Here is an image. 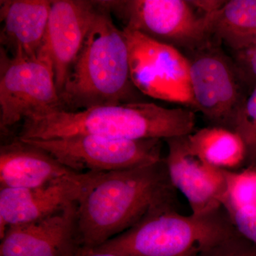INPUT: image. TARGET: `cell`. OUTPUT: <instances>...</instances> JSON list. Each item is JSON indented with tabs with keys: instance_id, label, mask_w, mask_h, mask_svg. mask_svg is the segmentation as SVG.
Listing matches in <instances>:
<instances>
[{
	"instance_id": "obj_22",
	"label": "cell",
	"mask_w": 256,
	"mask_h": 256,
	"mask_svg": "<svg viewBox=\"0 0 256 256\" xmlns=\"http://www.w3.org/2000/svg\"><path fill=\"white\" fill-rule=\"evenodd\" d=\"M62 256H122L114 252H102L95 248L80 245L74 240L66 249Z\"/></svg>"
},
{
	"instance_id": "obj_23",
	"label": "cell",
	"mask_w": 256,
	"mask_h": 256,
	"mask_svg": "<svg viewBox=\"0 0 256 256\" xmlns=\"http://www.w3.org/2000/svg\"><path fill=\"white\" fill-rule=\"evenodd\" d=\"M252 205H256V204H252ZM246 206H248V205H246Z\"/></svg>"
},
{
	"instance_id": "obj_11",
	"label": "cell",
	"mask_w": 256,
	"mask_h": 256,
	"mask_svg": "<svg viewBox=\"0 0 256 256\" xmlns=\"http://www.w3.org/2000/svg\"><path fill=\"white\" fill-rule=\"evenodd\" d=\"M186 136L165 140L168 151L164 162L173 186L186 197L192 214H204L223 206L228 188L226 175L224 170L194 154Z\"/></svg>"
},
{
	"instance_id": "obj_17",
	"label": "cell",
	"mask_w": 256,
	"mask_h": 256,
	"mask_svg": "<svg viewBox=\"0 0 256 256\" xmlns=\"http://www.w3.org/2000/svg\"><path fill=\"white\" fill-rule=\"evenodd\" d=\"M190 150L204 162L224 171H237L246 162L242 138L228 128L208 126L186 136Z\"/></svg>"
},
{
	"instance_id": "obj_1",
	"label": "cell",
	"mask_w": 256,
	"mask_h": 256,
	"mask_svg": "<svg viewBox=\"0 0 256 256\" xmlns=\"http://www.w3.org/2000/svg\"><path fill=\"white\" fill-rule=\"evenodd\" d=\"M176 192L164 159L133 169L97 173L77 203L75 240L98 248L156 212L178 210Z\"/></svg>"
},
{
	"instance_id": "obj_15",
	"label": "cell",
	"mask_w": 256,
	"mask_h": 256,
	"mask_svg": "<svg viewBox=\"0 0 256 256\" xmlns=\"http://www.w3.org/2000/svg\"><path fill=\"white\" fill-rule=\"evenodd\" d=\"M75 173L46 151L18 138L0 148V188H37Z\"/></svg>"
},
{
	"instance_id": "obj_21",
	"label": "cell",
	"mask_w": 256,
	"mask_h": 256,
	"mask_svg": "<svg viewBox=\"0 0 256 256\" xmlns=\"http://www.w3.org/2000/svg\"><path fill=\"white\" fill-rule=\"evenodd\" d=\"M234 54L232 58L237 72L250 92L256 86V42L246 50Z\"/></svg>"
},
{
	"instance_id": "obj_4",
	"label": "cell",
	"mask_w": 256,
	"mask_h": 256,
	"mask_svg": "<svg viewBox=\"0 0 256 256\" xmlns=\"http://www.w3.org/2000/svg\"><path fill=\"white\" fill-rule=\"evenodd\" d=\"M234 230L224 206L202 215L163 210L95 248L122 256H196Z\"/></svg>"
},
{
	"instance_id": "obj_12",
	"label": "cell",
	"mask_w": 256,
	"mask_h": 256,
	"mask_svg": "<svg viewBox=\"0 0 256 256\" xmlns=\"http://www.w3.org/2000/svg\"><path fill=\"white\" fill-rule=\"evenodd\" d=\"M97 173H75L34 188H0V237L11 226L45 218L78 203Z\"/></svg>"
},
{
	"instance_id": "obj_10",
	"label": "cell",
	"mask_w": 256,
	"mask_h": 256,
	"mask_svg": "<svg viewBox=\"0 0 256 256\" xmlns=\"http://www.w3.org/2000/svg\"><path fill=\"white\" fill-rule=\"evenodd\" d=\"M96 12L94 1L52 0L38 57L52 64L60 95L82 50Z\"/></svg>"
},
{
	"instance_id": "obj_8",
	"label": "cell",
	"mask_w": 256,
	"mask_h": 256,
	"mask_svg": "<svg viewBox=\"0 0 256 256\" xmlns=\"http://www.w3.org/2000/svg\"><path fill=\"white\" fill-rule=\"evenodd\" d=\"M60 95L50 62L12 56L0 48V130L6 136L30 116L60 109Z\"/></svg>"
},
{
	"instance_id": "obj_16",
	"label": "cell",
	"mask_w": 256,
	"mask_h": 256,
	"mask_svg": "<svg viewBox=\"0 0 256 256\" xmlns=\"http://www.w3.org/2000/svg\"><path fill=\"white\" fill-rule=\"evenodd\" d=\"M208 34L216 43L234 53L256 42V0L225 1L218 10L206 14Z\"/></svg>"
},
{
	"instance_id": "obj_18",
	"label": "cell",
	"mask_w": 256,
	"mask_h": 256,
	"mask_svg": "<svg viewBox=\"0 0 256 256\" xmlns=\"http://www.w3.org/2000/svg\"><path fill=\"white\" fill-rule=\"evenodd\" d=\"M234 131L245 143L246 166L249 169L256 168V86L249 92L239 111Z\"/></svg>"
},
{
	"instance_id": "obj_20",
	"label": "cell",
	"mask_w": 256,
	"mask_h": 256,
	"mask_svg": "<svg viewBox=\"0 0 256 256\" xmlns=\"http://www.w3.org/2000/svg\"><path fill=\"white\" fill-rule=\"evenodd\" d=\"M224 207L236 229L256 245V205Z\"/></svg>"
},
{
	"instance_id": "obj_5",
	"label": "cell",
	"mask_w": 256,
	"mask_h": 256,
	"mask_svg": "<svg viewBox=\"0 0 256 256\" xmlns=\"http://www.w3.org/2000/svg\"><path fill=\"white\" fill-rule=\"evenodd\" d=\"M99 6L124 24V28L160 43L186 50H200L213 42L206 14L186 0H102Z\"/></svg>"
},
{
	"instance_id": "obj_9",
	"label": "cell",
	"mask_w": 256,
	"mask_h": 256,
	"mask_svg": "<svg viewBox=\"0 0 256 256\" xmlns=\"http://www.w3.org/2000/svg\"><path fill=\"white\" fill-rule=\"evenodd\" d=\"M133 84L142 95L194 109L190 63L174 47L124 28Z\"/></svg>"
},
{
	"instance_id": "obj_14",
	"label": "cell",
	"mask_w": 256,
	"mask_h": 256,
	"mask_svg": "<svg viewBox=\"0 0 256 256\" xmlns=\"http://www.w3.org/2000/svg\"><path fill=\"white\" fill-rule=\"evenodd\" d=\"M52 4V0H1L0 48L12 56L37 58Z\"/></svg>"
},
{
	"instance_id": "obj_3",
	"label": "cell",
	"mask_w": 256,
	"mask_h": 256,
	"mask_svg": "<svg viewBox=\"0 0 256 256\" xmlns=\"http://www.w3.org/2000/svg\"><path fill=\"white\" fill-rule=\"evenodd\" d=\"M94 2V21L60 94L62 110L142 102L131 78L124 30L116 26L108 10Z\"/></svg>"
},
{
	"instance_id": "obj_7",
	"label": "cell",
	"mask_w": 256,
	"mask_h": 256,
	"mask_svg": "<svg viewBox=\"0 0 256 256\" xmlns=\"http://www.w3.org/2000/svg\"><path fill=\"white\" fill-rule=\"evenodd\" d=\"M21 140L46 151L77 173L121 171L162 161V140H124L80 134L44 140Z\"/></svg>"
},
{
	"instance_id": "obj_2",
	"label": "cell",
	"mask_w": 256,
	"mask_h": 256,
	"mask_svg": "<svg viewBox=\"0 0 256 256\" xmlns=\"http://www.w3.org/2000/svg\"><path fill=\"white\" fill-rule=\"evenodd\" d=\"M196 114L188 108H166L149 102L96 106L77 111L54 109L25 119L18 139L44 140L88 134L114 139L183 137L194 132Z\"/></svg>"
},
{
	"instance_id": "obj_19",
	"label": "cell",
	"mask_w": 256,
	"mask_h": 256,
	"mask_svg": "<svg viewBox=\"0 0 256 256\" xmlns=\"http://www.w3.org/2000/svg\"><path fill=\"white\" fill-rule=\"evenodd\" d=\"M196 256H256V245L236 229Z\"/></svg>"
},
{
	"instance_id": "obj_13",
	"label": "cell",
	"mask_w": 256,
	"mask_h": 256,
	"mask_svg": "<svg viewBox=\"0 0 256 256\" xmlns=\"http://www.w3.org/2000/svg\"><path fill=\"white\" fill-rule=\"evenodd\" d=\"M77 203L40 220L11 226L0 237V256H62L75 240Z\"/></svg>"
},
{
	"instance_id": "obj_6",
	"label": "cell",
	"mask_w": 256,
	"mask_h": 256,
	"mask_svg": "<svg viewBox=\"0 0 256 256\" xmlns=\"http://www.w3.org/2000/svg\"><path fill=\"white\" fill-rule=\"evenodd\" d=\"M188 54L194 109L200 111L210 126L234 131L249 92L233 58L214 42Z\"/></svg>"
}]
</instances>
